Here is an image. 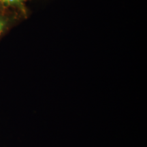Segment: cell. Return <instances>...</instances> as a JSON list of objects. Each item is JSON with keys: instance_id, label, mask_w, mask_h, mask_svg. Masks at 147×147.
Instances as JSON below:
<instances>
[{"instance_id": "cell-1", "label": "cell", "mask_w": 147, "mask_h": 147, "mask_svg": "<svg viewBox=\"0 0 147 147\" xmlns=\"http://www.w3.org/2000/svg\"><path fill=\"white\" fill-rule=\"evenodd\" d=\"M4 2L7 3H10V4H12V3H16L20 2L21 0H2Z\"/></svg>"}, {"instance_id": "cell-2", "label": "cell", "mask_w": 147, "mask_h": 147, "mask_svg": "<svg viewBox=\"0 0 147 147\" xmlns=\"http://www.w3.org/2000/svg\"><path fill=\"white\" fill-rule=\"evenodd\" d=\"M3 23H2V22H1V20H0V34H1V33L2 32V30H3Z\"/></svg>"}]
</instances>
